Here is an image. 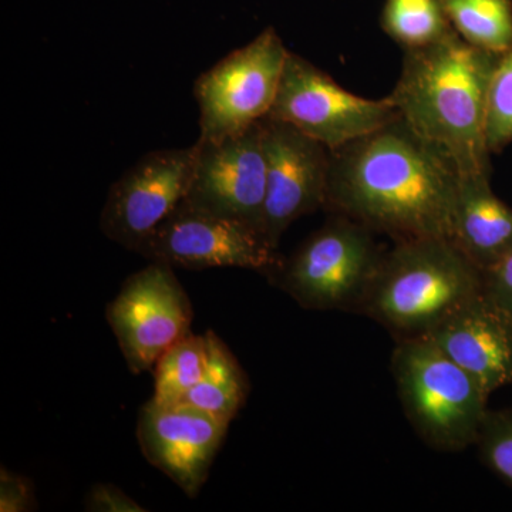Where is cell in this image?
<instances>
[{"label":"cell","mask_w":512,"mask_h":512,"mask_svg":"<svg viewBox=\"0 0 512 512\" xmlns=\"http://www.w3.org/2000/svg\"><path fill=\"white\" fill-rule=\"evenodd\" d=\"M460 171L397 117L330 151L325 210L394 242L450 239Z\"/></svg>","instance_id":"1"},{"label":"cell","mask_w":512,"mask_h":512,"mask_svg":"<svg viewBox=\"0 0 512 512\" xmlns=\"http://www.w3.org/2000/svg\"><path fill=\"white\" fill-rule=\"evenodd\" d=\"M498 57L454 30L434 45L404 50L402 74L389 96L407 126L440 148L461 175L490 173L485 113Z\"/></svg>","instance_id":"2"},{"label":"cell","mask_w":512,"mask_h":512,"mask_svg":"<svg viewBox=\"0 0 512 512\" xmlns=\"http://www.w3.org/2000/svg\"><path fill=\"white\" fill-rule=\"evenodd\" d=\"M484 291V272L448 238L394 242L357 312L400 338H424Z\"/></svg>","instance_id":"3"},{"label":"cell","mask_w":512,"mask_h":512,"mask_svg":"<svg viewBox=\"0 0 512 512\" xmlns=\"http://www.w3.org/2000/svg\"><path fill=\"white\" fill-rule=\"evenodd\" d=\"M396 340L393 376L416 433L439 451L466 450L477 443L490 394L429 338Z\"/></svg>","instance_id":"4"},{"label":"cell","mask_w":512,"mask_h":512,"mask_svg":"<svg viewBox=\"0 0 512 512\" xmlns=\"http://www.w3.org/2000/svg\"><path fill=\"white\" fill-rule=\"evenodd\" d=\"M373 234L359 222L332 214L272 278L302 308L357 312L383 256Z\"/></svg>","instance_id":"5"},{"label":"cell","mask_w":512,"mask_h":512,"mask_svg":"<svg viewBox=\"0 0 512 512\" xmlns=\"http://www.w3.org/2000/svg\"><path fill=\"white\" fill-rule=\"evenodd\" d=\"M272 26L198 77L200 141H218L248 130L274 106L288 56Z\"/></svg>","instance_id":"6"},{"label":"cell","mask_w":512,"mask_h":512,"mask_svg":"<svg viewBox=\"0 0 512 512\" xmlns=\"http://www.w3.org/2000/svg\"><path fill=\"white\" fill-rule=\"evenodd\" d=\"M400 117L390 97L370 100L350 93L305 57L289 52L268 119L282 121L329 151L367 136Z\"/></svg>","instance_id":"7"},{"label":"cell","mask_w":512,"mask_h":512,"mask_svg":"<svg viewBox=\"0 0 512 512\" xmlns=\"http://www.w3.org/2000/svg\"><path fill=\"white\" fill-rule=\"evenodd\" d=\"M173 269L151 262L128 276L107 305V322L134 375L153 370L171 346L191 333L194 309Z\"/></svg>","instance_id":"8"},{"label":"cell","mask_w":512,"mask_h":512,"mask_svg":"<svg viewBox=\"0 0 512 512\" xmlns=\"http://www.w3.org/2000/svg\"><path fill=\"white\" fill-rule=\"evenodd\" d=\"M137 254L171 268H241L274 276L285 259L261 231L183 202Z\"/></svg>","instance_id":"9"},{"label":"cell","mask_w":512,"mask_h":512,"mask_svg":"<svg viewBox=\"0 0 512 512\" xmlns=\"http://www.w3.org/2000/svg\"><path fill=\"white\" fill-rule=\"evenodd\" d=\"M197 146L151 151L111 185L100 215L103 234L137 252L187 200Z\"/></svg>","instance_id":"10"},{"label":"cell","mask_w":512,"mask_h":512,"mask_svg":"<svg viewBox=\"0 0 512 512\" xmlns=\"http://www.w3.org/2000/svg\"><path fill=\"white\" fill-rule=\"evenodd\" d=\"M266 197L262 234L272 247L293 222L325 208L330 151L291 124L262 119Z\"/></svg>","instance_id":"11"},{"label":"cell","mask_w":512,"mask_h":512,"mask_svg":"<svg viewBox=\"0 0 512 512\" xmlns=\"http://www.w3.org/2000/svg\"><path fill=\"white\" fill-rule=\"evenodd\" d=\"M261 121L235 136L195 143L197 158L185 200L190 207L262 232L266 160Z\"/></svg>","instance_id":"12"},{"label":"cell","mask_w":512,"mask_h":512,"mask_svg":"<svg viewBox=\"0 0 512 512\" xmlns=\"http://www.w3.org/2000/svg\"><path fill=\"white\" fill-rule=\"evenodd\" d=\"M229 424L191 404L161 406L150 400L141 407L137 439L148 463L195 498L210 476Z\"/></svg>","instance_id":"13"},{"label":"cell","mask_w":512,"mask_h":512,"mask_svg":"<svg viewBox=\"0 0 512 512\" xmlns=\"http://www.w3.org/2000/svg\"><path fill=\"white\" fill-rule=\"evenodd\" d=\"M424 338L476 377L488 394L512 383V316L484 291Z\"/></svg>","instance_id":"14"},{"label":"cell","mask_w":512,"mask_h":512,"mask_svg":"<svg viewBox=\"0 0 512 512\" xmlns=\"http://www.w3.org/2000/svg\"><path fill=\"white\" fill-rule=\"evenodd\" d=\"M450 239L483 272L512 251V208L494 194L490 173L460 175Z\"/></svg>","instance_id":"15"},{"label":"cell","mask_w":512,"mask_h":512,"mask_svg":"<svg viewBox=\"0 0 512 512\" xmlns=\"http://www.w3.org/2000/svg\"><path fill=\"white\" fill-rule=\"evenodd\" d=\"M205 333L210 345L207 370L180 403L191 404L202 412L231 423L247 403L248 376L224 340L214 330Z\"/></svg>","instance_id":"16"},{"label":"cell","mask_w":512,"mask_h":512,"mask_svg":"<svg viewBox=\"0 0 512 512\" xmlns=\"http://www.w3.org/2000/svg\"><path fill=\"white\" fill-rule=\"evenodd\" d=\"M451 26L468 45L503 53L512 47V0H441Z\"/></svg>","instance_id":"17"},{"label":"cell","mask_w":512,"mask_h":512,"mask_svg":"<svg viewBox=\"0 0 512 512\" xmlns=\"http://www.w3.org/2000/svg\"><path fill=\"white\" fill-rule=\"evenodd\" d=\"M210 345L207 333H188L171 346L154 366L153 402L168 406L183 402L207 370Z\"/></svg>","instance_id":"18"},{"label":"cell","mask_w":512,"mask_h":512,"mask_svg":"<svg viewBox=\"0 0 512 512\" xmlns=\"http://www.w3.org/2000/svg\"><path fill=\"white\" fill-rule=\"evenodd\" d=\"M382 29L404 50L434 45L454 32L441 0H384Z\"/></svg>","instance_id":"19"},{"label":"cell","mask_w":512,"mask_h":512,"mask_svg":"<svg viewBox=\"0 0 512 512\" xmlns=\"http://www.w3.org/2000/svg\"><path fill=\"white\" fill-rule=\"evenodd\" d=\"M485 141L488 151L500 153L512 143V47L498 57L485 113Z\"/></svg>","instance_id":"20"},{"label":"cell","mask_w":512,"mask_h":512,"mask_svg":"<svg viewBox=\"0 0 512 512\" xmlns=\"http://www.w3.org/2000/svg\"><path fill=\"white\" fill-rule=\"evenodd\" d=\"M477 444L487 466L512 485V414L488 413Z\"/></svg>","instance_id":"21"},{"label":"cell","mask_w":512,"mask_h":512,"mask_svg":"<svg viewBox=\"0 0 512 512\" xmlns=\"http://www.w3.org/2000/svg\"><path fill=\"white\" fill-rule=\"evenodd\" d=\"M33 510H36V500L32 481L2 467V473H0V511L26 512Z\"/></svg>","instance_id":"22"},{"label":"cell","mask_w":512,"mask_h":512,"mask_svg":"<svg viewBox=\"0 0 512 512\" xmlns=\"http://www.w3.org/2000/svg\"><path fill=\"white\" fill-rule=\"evenodd\" d=\"M84 510L92 512H143V505L113 484H94L84 500Z\"/></svg>","instance_id":"23"},{"label":"cell","mask_w":512,"mask_h":512,"mask_svg":"<svg viewBox=\"0 0 512 512\" xmlns=\"http://www.w3.org/2000/svg\"><path fill=\"white\" fill-rule=\"evenodd\" d=\"M484 292L491 301L512 316V251L484 272Z\"/></svg>","instance_id":"24"}]
</instances>
